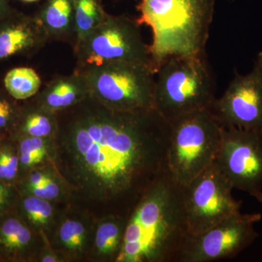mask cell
Wrapping results in <instances>:
<instances>
[{"label":"cell","mask_w":262,"mask_h":262,"mask_svg":"<svg viewBox=\"0 0 262 262\" xmlns=\"http://www.w3.org/2000/svg\"><path fill=\"white\" fill-rule=\"evenodd\" d=\"M49 159L67 204L96 220L128 218L168 171L170 122L152 110L117 111L88 96L55 113Z\"/></svg>","instance_id":"6da1fadb"},{"label":"cell","mask_w":262,"mask_h":262,"mask_svg":"<svg viewBox=\"0 0 262 262\" xmlns=\"http://www.w3.org/2000/svg\"><path fill=\"white\" fill-rule=\"evenodd\" d=\"M190 235L182 186L168 171L146 191L129 215L116 262H178Z\"/></svg>","instance_id":"7a4b0ae2"},{"label":"cell","mask_w":262,"mask_h":262,"mask_svg":"<svg viewBox=\"0 0 262 262\" xmlns=\"http://www.w3.org/2000/svg\"><path fill=\"white\" fill-rule=\"evenodd\" d=\"M215 3V0H140V16L136 20L152 32L149 48L155 72L172 57L206 54Z\"/></svg>","instance_id":"3957f363"},{"label":"cell","mask_w":262,"mask_h":262,"mask_svg":"<svg viewBox=\"0 0 262 262\" xmlns=\"http://www.w3.org/2000/svg\"><path fill=\"white\" fill-rule=\"evenodd\" d=\"M215 82L206 55L168 58L155 73L154 110L165 120L210 110Z\"/></svg>","instance_id":"277c9868"},{"label":"cell","mask_w":262,"mask_h":262,"mask_svg":"<svg viewBox=\"0 0 262 262\" xmlns=\"http://www.w3.org/2000/svg\"><path fill=\"white\" fill-rule=\"evenodd\" d=\"M170 122L169 173L185 186L214 163L224 127L210 110L179 117Z\"/></svg>","instance_id":"5b68a950"},{"label":"cell","mask_w":262,"mask_h":262,"mask_svg":"<svg viewBox=\"0 0 262 262\" xmlns=\"http://www.w3.org/2000/svg\"><path fill=\"white\" fill-rule=\"evenodd\" d=\"M79 71L85 78L89 95L117 111L154 108L155 72L146 66L106 62Z\"/></svg>","instance_id":"8992f818"},{"label":"cell","mask_w":262,"mask_h":262,"mask_svg":"<svg viewBox=\"0 0 262 262\" xmlns=\"http://www.w3.org/2000/svg\"><path fill=\"white\" fill-rule=\"evenodd\" d=\"M74 51L76 70L122 61L146 66L156 72L149 45L143 39L140 24L127 15L107 13L102 23L74 47Z\"/></svg>","instance_id":"52a82bcc"},{"label":"cell","mask_w":262,"mask_h":262,"mask_svg":"<svg viewBox=\"0 0 262 262\" xmlns=\"http://www.w3.org/2000/svg\"><path fill=\"white\" fill-rule=\"evenodd\" d=\"M233 187L213 163L203 173L182 186L188 231L198 235L241 213L242 201L232 195Z\"/></svg>","instance_id":"ba28073f"},{"label":"cell","mask_w":262,"mask_h":262,"mask_svg":"<svg viewBox=\"0 0 262 262\" xmlns=\"http://www.w3.org/2000/svg\"><path fill=\"white\" fill-rule=\"evenodd\" d=\"M215 163L233 189L262 203L261 135L224 127Z\"/></svg>","instance_id":"9c48e42d"},{"label":"cell","mask_w":262,"mask_h":262,"mask_svg":"<svg viewBox=\"0 0 262 262\" xmlns=\"http://www.w3.org/2000/svg\"><path fill=\"white\" fill-rule=\"evenodd\" d=\"M261 213H242L229 217L198 235H190L178 262H211L235 257L258 237L255 225Z\"/></svg>","instance_id":"30bf717a"},{"label":"cell","mask_w":262,"mask_h":262,"mask_svg":"<svg viewBox=\"0 0 262 262\" xmlns=\"http://www.w3.org/2000/svg\"><path fill=\"white\" fill-rule=\"evenodd\" d=\"M210 111L225 128L234 127L262 136V52L249 73H235Z\"/></svg>","instance_id":"8fae6325"},{"label":"cell","mask_w":262,"mask_h":262,"mask_svg":"<svg viewBox=\"0 0 262 262\" xmlns=\"http://www.w3.org/2000/svg\"><path fill=\"white\" fill-rule=\"evenodd\" d=\"M96 220L87 212L67 204L50 239V246L63 261L89 259Z\"/></svg>","instance_id":"7c38bea8"},{"label":"cell","mask_w":262,"mask_h":262,"mask_svg":"<svg viewBox=\"0 0 262 262\" xmlns=\"http://www.w3.org/2000/svg\"><path fill=\"white\" fill-rule=\"evenodd\" d=\"M48 42L34 15L15 9L0 19V63L13 57L34 56Z\"/></svg>","instance_id":"4fadbf2b"},{"label":"cell","mask_w":262,"mask_h":262,"mask_svg":"<svg viewBox=\"0 0 262 262\" xmlns=\"http://www.w3.org/2000/svg\"><path fill=\"white\" fill-rule=\"evenodd\" d=\"M48 243L15 210L0 215V262L39 261Z\"/></svg>","instance_id":"5bb4252c"},{"label":"cell","mask_w":262,"mask_h":262,"mask_svg":"<svg viewBox=\"0 0 262 262\" xmlns=\"http://www.w3.org/2000/svg\"><path fill=\"white\" fill-rule=\"evenodd\" d=\"M89 96L85 78L79 71L58 76L32 98L45 110L56 113L76 104Z\"/></svg>","instance_id":"9a60e30c"},{"label":"cell","mask_w":262,"mask_h":262,"mask_svg":"<svg viewBox=\"0 0 262 262\" xmlns=\"http://www.w3.org/2000/svg\"><path fill=\"white\" fill-rule=\"evenodd\" d=\"M34 15L46 34L48 42L72 41L74 43V0H46Z\"/></svg>","instance_id":"2e32d148"},{"label":"cell","mask_w":262,"mask_h":262,"mask_svg":"<svg viewBox=\"0 0 262 262\" xmlns=\"http://www.w3.org/2000/svg\"><path fill=\"white\" fill-rule=\"evenodd\" d=\"M127 217L108 215L96 220L89 259L115 261L121 251Z\"/></svg>","instance_id":"e0dca14e"},{"label":"cell","mask_w":262,"mask_h":262,"mask_svg":"<svg viewBox=\"0 0 262 262\" xmlns=\"http://www.w3.org/2000/svg\"><path fill=\"white\" fill-rule=\"evenodd\" d=\"M15 211L37 233L50 242L61 215L52 201L29 194H20Z\"/></svg>","instance_id":"ac0fdd59"},{"label":"cell","mask_w":262,"mask_h":262,"mask_svg":"<svg viewBox=\"0 0 262 262\" xmlns=\"http://www.w3.org/2000/svg\"><path fill=\"white\" fill-rule=\"evenodd\" d=\"M20 105V117L15 135L51 138L56 127V115L38 105L32 98Z\"/></svg>","instance_id":"d6986e66"},{"label":"cell","mask_w":262,"mask_h":262,"mask_svg":"<svg viewBox=\"0 0 262 262\" xmlns=\"http://www.w3.org/2000/svg\"><path fill=\"white\" fill-rule=\"evenodd\" d=\"M75 7V39L73 48L82 42L97 28L108 13L102 0H74Z\"/></svg>","instance_id":"ffe728a7"},{"label":"cell","mask_w":262,"mask_h":262,"mask_svg":"<svg viewBox=\"0 0 262 262\" xmlns=\"http://www.w3.org/2000/svg\"><path fill=\"white\" fill-rule=\"evenodd\" d=\"M40 77L29 67H17L10 70L4 78L5 91L16 101H27L40 91Z\"/></svg>","instance_id":"44dd1931"},{"label":"cell","mask_w":262,"mask_h":262,"mask_svg":"<svg viewBox=\"0 0 262 262\" xmlns=\"http://www.w3.org/2000/svg\"><path fill=\"white\" fill-rule=\"evenodd\" d=\"M18 144L13 137L0 138V180L14 184L18 178Z\"/></svg>","instance_id":"7402d4cb"},{"label":"cell","mask_w":262,"mask_h":262,"mask_svg":"<svg viewBox=\"0 0 262 262\" xmlns=\"http://www.w3.org/2000/svg\"><path fill=\"white\" fill-rule=\"evenodd\" d=\"M20 105L5 89H0V136L13 137L20 117Z\"/></svg>","instance_id":"603a6c76"},{"label":"cell","mask_w":262,"mask_h":262,"mask_svg":"<svg viewBox=\"0 0 262 262\" xmlns=\"http://www.w3.org/2000/svg\"><path fill=\"white\" fill-rule=\"evenodd\" d=\"M16 188L20 194H29L51 201H60L61 198H63L67 204L64 186L59 177L58 179L51 177L42 186H25Z\"/></svg>","instance_id":"cb8c5ba5"},{"label":"cell","mask_w":262,"mask_h":262,"mask_svg":"<svg viewBox=\"0 0 262 262\" xmlns=\"http://www.w3.org/2000/svg\"><path fill=\"white\" fill-rule=\"evenodd\" d=\"M20 196L14 184L0 180V215L15 211Z\"/></svg>","instance_id":"d4e9b609"},{"label":"cell","mask_w":262,"mask_h":262,"mask_svg":"<svg viewBox=\"0 0 262 262\" xmlns=\"http://www.w3.org/2000/svg\"><path fill=\"white\" fill-rule=\"evenodd\" d=\"M39 261L41 262H59L63 261L61 256L58 254L51 247L49 243L43 248L40 256H39Z\"/></svg>","instance_id":"484cf974"},{"label":"cell","mask_w":262,"mask_h":262,"mask_svg":"<svg viewBox=\"0 0 262 262\" xmlns=\"http://www.w3.org/2000/svg\"><path fill=\"white\" fill-rule=\"evenodd\" d=\"M14 10L10 5L9 0H0V19L10 14Z\"/></svg>","instance_id":"4316f807"},{"label":"cell","mask_w":262,"mask_h":262,"mask_svg":"<svg viewBox=\"0 0 262 262\" xmlns=\"http://www.w3.org/2000/svg\"><path fill=\"white\" fill-rule=\"evenodd\" d=\"M20 1L24 2V3H36V2L39 1V0H20Z\"/></svg>","instance_id":"83f0119b"},{"label":"cell","mask_w":262,"mask_h":262,"mask_svg":"<svg viewBox=\"0 0 262 262\" xmlns=\"http://www.w3.org/2000/svg\"><path fill=\"white\" fill-rule=\"evenodd\" d=\"M0 138H2V136H0Z\"/></svg>","instance_id":"f1b7e54d"}]
</instances>
